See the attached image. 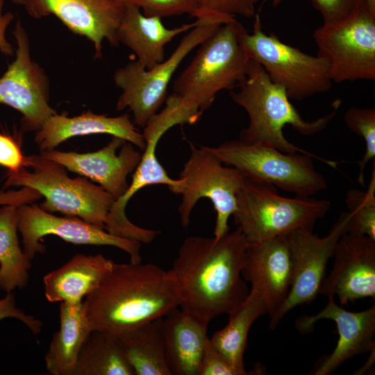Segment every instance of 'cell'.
<instances>
[{"label": "cell", "mask_w": 375, "mask_h": 375, "mask_svg": "<svg viewBox=\"0 0 375 375\" xmlns=\"http://www.w3.org/2000/svg\"><path fill=\"white\" fill-rule=\"evenodd\" d=\"M247 247L239 227L218 240L185 239L170 269L181 309L206 326L218 315L235 310L249 292L242 276Z\"/></svg>", "instance_id": "1"}, {"label": "cell", "mask_w": 375, "mask_h": 375, "mask_svg": "<svg viewBox=\"0 0 375 375\" xmlns=\"http://www.w3.org/2000/svg\"><path fill=\"white\" fill-rule=\"evenodd\" d=\"M171 270L151 263H115L85 297L83 310L92 331L119 336L179 307Z\"/></svg>", "instance_id": "2"}, {"label": "cell", "mask_w": 375, "mask_h": 375, "mask_svg": "<svg viewBox=\"0 0 375 375\" xmlns=\"http://www.w3.org/2000/svg\"><path fill=\"white\" fill-rule=\"evenodd\" d=\"M242 26L236 18L222 24L175 80L165 103L183 124L196 123L219 92L234 90L246 79L251 59L239 40Z\"/></svg>", "instance_id": "3"}, {"label": "cell", "mask_w": 375, "mask_h": 375, "mask_svg": "<svg viewBox=\"0 0 375 375\" xmlns=\"http://www.w3.org/2000/svg\"><path fill=\"white\" fill-rule=\"evenodd\" d=\"M236 88L230 90V97L249 117V124L240 133L238 140L263 144L285 153H309L286 139L285 126L290 125L306 136L319 133L333 120L342 103L336 99L331 112L317 119L306 120L291 103L285 90L272 81L262 67L253 60L246 79Z\"/></svg>", "instance_id": "4"}, {"label": "cell", "mask_w": 375, "mask_h": 375, "mask_svg": "<svg viewBox=\"0 0 375 375\" xmlns=\"http://www.w3.org/2000/svg\"><path fill=\"white\" fill-rule=\"evenodd\" d=\"M5 185L27 187L38 192L43 210L77 217L104 228L115 198L85 177L70 178L62 165L41 154L26 156L25 167L8 172Z\"/></svg>", "instance_id": "5"}, {"label": "cell", "mask_w": 375, "mask_h": 375, "mask_svg": "<svg viewBox=\"0 0 375 375\" xmlns=\"http://www.w3.org/2000/svg\"><path fill=\"white\" fill-rule=\"evenodd\" d=\"M330 208L327 199L282 197L274 186L246 177L233 215L249 244L297 229L312 230Z\"/></svg>", "instance_id": "6"}, {"label": "cell", "mask_w": 375, "mask_h": 375, "mask_svg": "<svg viewBox=\"0 0 375 375\" xmlns=\"http://www.w3.org/2000/svg\"><path fill=\"white\" fill-rule=\"evenodd\" d=\"M206 148L224 164L238 169L246 177L301 197H312L327 189V182L315 169L312 158L333 167L337 164L310 153H285L268 145L239 140Z\"/></svg>", "instance_id": "7"}, {"label": "cell", "mask_w": 375, "mask_h": 375, "mask_svg": "<svg viewBox=\"0 0 375 375\" xmlns=\"http://www.w3.org/2000/svg\"><path fill=\"white\" fill-rule=\"evenodd\" d=\"M234 19L224 16L196 19L197 24L188 31L172 55L160 64L147 69L136 60L117 69L113 80L122 94L117 102V110L128 108L133 113L134 124L144 128L165 102L169 82L185 58L222 24Z\"/></svg>", "instance_id": "8"}, {"label": "cell", "mask_w": 375, "mask_h": 375, "mask_svg": "<svg viewBox=\"0 0 375 375\" xmlns=\"http://www.w3.org/2000/svg\"><path fill=\"white\" fill-rule=\"evenodd\" d=\"M254 17L251 33L241 28L240 42L249 58L262 67L290 99L301 101L329 90L333 82L322 58L283 42L272 33L266 34L260 15Z\"/></svg>", "instance_id": "9"}, {"label": "cell", "mask_w": 375, "mask_h": 375, "mask_svg": "<svg viewBox=\"0 0 375 375\" xmlns=\"http://www.w3.org/2000/svg\"><path fill=\"white\" fill-rule=\"evenodd\" d=\"M190 145V156L180 174V182L169 190L181 196L178 206L181 223L186 228L197 203L208 199L216 212L214 238L230 231L228 219L236 210V197L246 176L238 169L226 165L206 147Z\"/></svg>", "instance_id": "10"}, {"label": "cell", "mask_w": 375, "mask_h": 375, "mask_svg": "<svg viewBox=\"0 0 375 375\" xmlns=\"http://www.w3.org/2000/svg\"><path fill=\"white\" fill-rule=\"evenodd\" d=\"M313 38L333 83L375 80V15L365 4L344 20L323 24Z\"/></svg>", "instance_id": "11"}, {"label": "cell", "mask_w": 375, "mask_h": 375, "mask_svg": "<svg viewBox=\"0 0 375 375\" xmlns=\"http://www.w3.org/2000/svg\"><path fill=\"white\" fill-rule=\"evenodd\" d=\"M348 212L340 214L330 232L319 237L310 229H297L286 235L292 263V283L288 297L277 313L270 319L274 329L294 308L313 301L325 278L328 260L339 239L347 232Z\"/></svg>", "instance_id": "12"}, {"label": "cell", "mask_w": 375, "mask_h": 375, "mask_svg": "<svg viewBox=\"0 0 375 375\" xmlns=\"http://www.w3.org/2000/svg\"><path fill=\"white\" fill-rule=\"evenodd\" d=\"M12 35L15 58L0 77V103L18 110L25 131H38L56 112L49 105V81L31 56L27 32L17 20Z\"/></svg>", "instance_id": "13"}, {"label": "cell", "mask_w": 375, "mask_h": 375, "mask_svg": "<svg viewBox=\"0 0 375 375\" xmlns=\"http://www.w3.org/2000/svg\"><path fill=\"white\" fill-rule=\"evenodd\" d=\"M17 213L23 251L31 260L36 253L46 251L40 240L54 235L74 244L115 247L128 254L131 262H141V243L112 235L77 217H58L33 203L17 207Z\"/></svg>", "instance_id": "14"}, {"label": "cell", "mask_w": 375, "mask_h": 375, "mask_svg": "<svg viewBox=\"0 0 375 375\" xmlns=\"http://www.w3.org/2000/svg\"><path fill=\"white\" fill-rule=\"evenodd\" d=\"M35 19L53 15L74 33L94 44L95 58L102 57L103 42L117 47V31L126 6L123 0H24Z\"/></svg>", "instance_id": "15"}, {"label": "cell", "mask_w": 375, "mask_h": 375, "mask_svg": "<svg viewBox=\"0 0 375 375\" xmlns=\"http://www.w3.org/2000/svg\"><path fill=\"white\" fill-rule=\"evenodd\" d=\"M333 256L334 263L324 278L319 294L337 296L341 305L375 298V240L367 236L344 233Z\"/></svg>", "instance_id": "16"}, {"label": "cell", "mask_w": 375, "mask_h": 375, "mask_svg": "<svg viewBox=\"0 0 375 375\" xmlns=\"http://www.w3.org/2000/svg\"><path fill=\"white\" fill-rule=\"evenodd\" d=\"M167 131L169 129L154 117L143 128L146 147L128 188L123 196L113 202L108 212L104 229L109 233L141 244L151 242L159 234L158 231L141 228L133 224L126 215V207L134 194L147 186L162 184L170 188L179 183L180 178L169 177L156 156L157 144Z\"/></svg>", "instance_id": "17"}, {"label": "cell", "mask_w": 375, "mask_h": 375, "mask_svg": "<svg viewBox=\"0 0 375 375\" xmlns=\"http://www.w3.org/2000/svg\"><path fill=\"white\" fill-rule=\"evenodd\" d=\"M40 154L98 183L115 200L126 192L127 176L135 171L142 156L133 144L117 137L94 152H64L54 149Z\"/></svg>", "instance_id": "18"}, {"label": "cell", "mask_w": 375, "mask_h": 375, "mask_svg": "<svg viewBox=\"0 0 375 375\" xmlns=\"http://www.w3.org/2000/svg\"><path fill=\"white\" fill-rule=\"evenodd\" d=\"M326 306L317 314L299 318L296 326L299 331L310 332L320 319L335 322L339 335L332 353L322 358L312 374L328 375L355 356L374 349L375 306L360 312H351L339 306L333 297H328Z\"/></svg>", "instance_id": "19"}, {"label": "cell", "mask_w": 375, "mask_h": 375, "mask_svg": "<svg viewBox=\"0 0 375 375\" xmlns=\"http://www.w3.org/2000/svg\"><path fill=\"white\" fill-rule=\"evenodd\" d=\"M292 272L286 235L247 244L242 276L264 299L270 319L288 297Z\"/></svg>", "instance_id": "20"}, {"label": "cell", "mask_w": 375, "mask_h": 375, "mask_svg": "<svg viewBox=\"0 0 375 375\" xmlns=\"http://www.w3.org/2000/svg\"><path fill=\"white\" fill-rule=\"evenodd\" d=\"M91 134L111 135L141 150L146 147L142 133L135 126L128 114L109 117L91 110L72 117L58 113L53 115L36 131L35 142L42 152L54 149L73 137Z\"/></svg>", "instance_id": "21"}, {"label": "cell", "mask_w": 375, "mask_h": 375, "mask_svg": "<svg viewBox=\"0 0 375 375\" xmlns=\"http://www.w3.org/2000/svg\"><path fill=\"white\" fill-rule=\"evenodd\" d=\"M198 20L174 28H166L158 17L147 16L133 6H126L117 31V40L129 48L146 69L165 60V47L176 36L194 28Z\"/></svg>", "instance_id": "22"}, {"label": "cell", "mask_w": 375, "mask_h": 375, "mask_svg": "<svg viewBox=\"0 0 375 375\" xmlns=\"http://www.w3.org/2000/svg\"><path fill=\"white\" fill-rule=\"evenodd\" d=\"M113 262L101 254H76L43 278L50 302L78 303L94 291L112 268Z\"/></svg>", "instance_id": "23"}, {"label": "cell", "mask_w": 375, "mask_h": 375, "mask_svg": "<svg viewBox=\"0 0 375 375\" xmlns=\"http://www.w3.org/2000/svg\"><path fill=\"white\" fill-rule=\"evenodd\" d=\"M207 328L178 307L163 317L165 358L171 375H199Z\"/></svg>", "instance_id": "24"}, {"label": "cell", "mask_w": 375, "mask_h": 375, "mask_svg": "<svg viewBox=\"0 0 375 375\" xmlns=\"http://www.w3.org/2000/svg\"><path fill=\"white\" fill-rule=\"evenodd\" d=\"M92 331L83 302H61L60 328L53 334L45 355L49 374L74 375L80 350Z\"/></svg>", "instance_id": "25"}, {"label": "cell", "mask_w": 375, "mask_h": 375, "mask_svg": "<svg viewBox=\"0 0 375 375\" xmlns=\"http://www.w3.org/2000/svg\"><path fill=\"white\" fill-rule=\"evenodd\" d=\"M266 313L268 310L264 299L251 289L244 300L228 314L227 324L210 338L222 356L245 374H251L245 370L244 362L249 331L254 322Z\"/></svg>", "instance_id": "26"}, {"label": "cell", "mask_w": 375, "mask_h": 375, "mask_svg": "<svg viewBox=\"0 0 375 375\" xmlns=\"http://www.w3.org/2000/svg\"><path fill=\"white\" fill-rule=\"evenodd\" d=\"M116 337L135 375H171L165 358L163 317Z\"/></svg>", "instance_id": "27"}, {"label": "cell", "mask_w": 375, "mask_h": 375, "mask_svg": "<svg viewBox=\"0 0 375 375\" xmlns=\"http://www.w3.org/2000/svg\"><path fill=\"white\" fill-rule=\"evenodd\" d=\"M17 207H0V289L7 292L27 285L31 260L19 244Z\"/></svg>", "instance_id": "28"}, {"label": "cell", "mask_w": 375, "mask_h": 375, "mask_svg": "<svg viewBox=\"0 0 375 375\" xmlns=\"http://www.w3.org/2000/svg\"><path fill=\"white\" fill-rule=\"evenodd\" d=\"M74 375H135L116 336L92 331L78 356Z\"/></svg>", "instance_id": "29"}, {"label": "cell", "mask_w": 375, "mask_h": 375, "mask_svg": "<svg viewBox=\"0 0 375 375\" xmlns=\"http://www.w3.org/2000/svg\"><path fill=\"white\" fill-rule=\"evenodd\" d=\"M349 219L347 233L375 240V163L367 191L349 190L345 199Z\"/></svg>", "instance_id": "30"}, {"label": "cell", "mask_w": 375, "mask_h": 375, "mask_svg": "<svg viewBox=\"0 0 375 375\" xmlns=\"http://www.w3.org/2000/svg\"><path fill=\"white\" fill-rule=\"evenodd\" d=\"M344 121L351 131L362 137L365 141V151L361 160L358 162V182L365 186V169L367 163L375 158V109L350 108L344 113Z\"/></svg>", "instance_id": "31"}, {"label": "cell", "mask_w": 375, "mask_h": 375, "mask_svg": "<svg viewBox=\"0 0 375 375\" xmlns=\"http://www.w3.org/2000/svg\"><path fill=\"white\" fill-rule=\"evenodd\" d=\"M258 0H194L197 7L196 19L226 16L235 17H254L256 4Z\"/></svg>", "instance_id": "32"}, {"label": "cell", "mask_w": 375, "mask_h": 375, "mask_svg": "<svg viewBox=\"0 0 375 375\" xmlns=\"http://www.w3.org/2000/svg\"><path fill=\"white\" fill-rule=\"evenodd\" d=\"M126 6H133L142 10L147 16L166 17L185 14L194 17L197 7L194 0H123Z\"/></svg>", "instance_id": "33"}, {"label": "cell", "mask_w": 375, "mask_h": 375, "mask_svg": "<svg viewBox=\"0 0 375 375\" xmlns=\"http://www.w3.org/2000/svg\"><path fill=\"white\" fill-rule=\"evenodd\" d=\"M319 11L323 24H332L344 20L365 5L364 0H311Z\"/></svg>", "instance_id": "34"}, {"label": "cell", "mask_w": 375, "mask_h": 375, "mask_svg": "<svg viewBox=\"0 0 375 375\" xmlns=\"http://www.w3.org/2000/svg\"><path fill=\"white\" fill-rule=\"evenodd\" d=\"M199 375H245L231 364L207 338L201 358Z\"/></svg>", "instance_id": "35"}, {"label": "cell", "mask_w": 375, "mask_h": 375, "mask_svg": "<svg viewBox=\"0 0 375 375\" xmlns=\"http://www.w3.org/2000/svg\"><path fill=\"white\" fill-rule=\"evenodd\" d=\"M6 318L19 320L34 335L39 334L42 331V322L40 319L17 307L15 296L12 292H7L6 296L0 299V321Z\"/></svg>", "instance_id": "36"}, {"label": "cell", "mask_w": 375, "mask_h": 375, "mask_svg": "<svg viewBox=\"0 0 375 375\" xmlns=\"http://www.w3.org/2000/svg\"><path fill=\"white\" fill-rule=\"evenodd\" d=\"M26 156L19 144L10 135L0 133V165L8 172H16L25 167Z\"/></svg>", "instance_id": "37"}, {"label": "cell", "mask_w": 375, "mask_h": 375, "mask_svg": "<svg viewBox=\"0 0 375 375\" xmlns=\"http://www.w3.org/2000/svg\"><path fill=\"white\" fill-rule=\"evenodd\" d=\"M42 198L35 190L22 187L19 190L0 192V206L12 205L19 207L23 204L33 203Z\"/></svg>", "instance_id": "38"}, {"label": "cell", "mask_w": 375, "mask_h": 375, "mask_svg": "<svg viewBox=\"0 0 375 375\" xmlns=\"http://www.w3.org/2000/svg\"><path fill=\"white\" fill-rule=\"evenodd\" d=\"M3 5L4 0H0V51L6 56H12L14 49L6 39V31L14 19V15L10 12L3 13Z\"/></svg>", "instance_id": "39"}, {"label": "cell", "mask_w": 375, "mask_h": 375, "mask_svg": "<svg viewBox=\"0 0 375 375\" xmlns=\"http://www.w3.org/2000/svg\"><path fill=\"white\" fill-rule=\"evenodd\" d=\"M364 2L369 11L375 15V0H364Z\"/></svg>", "instance_id": "40"}, {"label": "cell", "mask_w": 375, "mask_h": 375, "mask_svg": "<svg viewBox=\"0 0 375 375\" xmlns=\"http://www.w3.org/2000/svg\"><path fill=\"white\" fill-rule=\"evenodd\" d=\"M282 1L283 0H272V3L274 7H276L278 6L282 2Z\"/></svg>", "instance_id": "41"}, {"label": "cell", "mask_w": 375, "mask_h": 375, "mask_svg": "<svg viewBox=\"0 0 375 375\" xmlns=\"http://www.w3.org/2000/svg\"><path fill=\"white\" fill-rule=\"evenodd\" d=\"M12 1L17 5H23L24 0H12Z\"/></svg>", "instance_id": "42"}]
</instances>
